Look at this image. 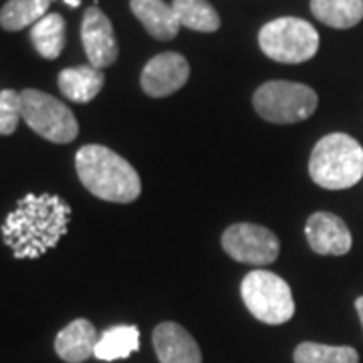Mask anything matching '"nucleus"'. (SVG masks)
Returning <instances> with one entry per match:
<instances>
[{
    "label": "nucleus",
    "mask_w": 363,
    "mask_h": 363,
    "mask_svg": "<svg viewBox=\"0 0 363 363\" xmlns=\"http://www.w3.org/2000/svg\"><path fill=\"white\" fill-rule=\"evenodd\" d=\"M71 206L57 194H26L2 224L4 245L14 259H39L69 230Z\"/></svg>",
    "instance_id": "nucleus-1"
},
{
    "label": "nucleus",
    "mask_w": 363,
    "mask_h": 363,
    "mask_svg": "<svg viewBox=\"0 0 363 363\" xmlns=\"http://www.w3.org/2000/svg\"><path fill=\"white\" fill-rule=\"evenodd\" d=\"M75 168L81 184L101 200L128 204L142 194V180L135 168L105 145H83L75 156Z\"/></svg>",
    "instance_id": "nucleus-2"
},
{
    "label": "nucleus",
    "mask_w": 363,
    "mask_h": 363,
    "mask_svg": "<svg viewBox=\"0 0 363 363\" xmlns=\"http://www.w3.org/2000/svg\"><path fill=\"white\" fill-rule=\"evenodd\" d=\"M311 180L325 190H347L363 178L362 143L347 133H329L313 147Z\"/></svg>",
    "instance_id": "nucleus-3"
},
{
    "label": "nucleus",
    "mask_w": 363,
    "mask_h": 363,
    "mask_svg": "<svg viewBox=\"0 0 363 363\" xmlns=\"http://www.w3.org/2000/svg\"><path fill=\"white\" fill-rule=\"evenodd\" d=\"M260 51L269 59L285 65H298L313 59L319 51L317 28L295 16L274 18L260 28Z\"/></svg>",
    "instance_id": "nucleus-4"
},
{
    "label": "nucleus",
    "mask_w": 363,
    "mask_h": 363,
    "mask_svg": "<svg viewBox=\"0 0 363 363\" xmlns=\"http://www.w3.org/2000/svg\"><path fill=\"white\" fill-rule=\"evenodd\" d=\"M319 104L317 93L303 83L269 81L255 91L252 105L264 121L286 125L305 121L315 113Z\"/></svg>",
    "instance_id": "nucleus-5"
},
{
    "label": "nucleus",
    "mask_w": 363,
    "mask_h": 363,
    "mask_svg": "<svg viewBox=\"0 0 363 363\" xmlns=\"http://www.w3.org/2000/svg\"><path fill=\"white\" fill-rule=\"evenodd\" d=\"M240 295L255 319L267 325H283L295 315L293 291L285 279L271 271L248 272L242 279Z\"/></svg>",
    "instance_id": "nucleus-6"
},
{
    "label": "nucleus",
    "mask_w": 363,
    "mask_h": 363,
    "mask_svg": "<svg viewBox=\"0 0 363 363\" xmlns=\"http://www.w3.org/2000/svg\"><path fill=\"white\" fill-rule=\"evenodd\" d=\"M21 116L30 130L52 143H71L79 135L73 111L61 99L39 89L21 91Z\"/></svg>",
    "instance_id": "nucleus-7"
},
{
    "label": "nucleus",
    "mask_w": 363,
    "mask_h": 363,
    "mask_svg": "<svg viewBox=\"0 0 363 363\" xmlns=\"http://www.w3.org/2000/svg\"><path fill=\"white\" fill-rule=\"evenodd\" d=\"M222 248L226 250L230 259L238 262L264 267L277 260L281 252V242L277 234L260 224L238 222L224 230Z\"/></svg>",
    "instance_id": "nucleus-8"
},
{
    "label": "nucleus",
    "mask_w": 363,
    "mask_h": 363,
    "mask_svg": "<svg viewBox=\"0 0 363 363\" xmlns=\"http://www.w3.org/2000/svg\"><path fill=\"white\" fill-rule=\"evenodd\" d=\"M81 40H83V49L87 52L91 67L104 69L117 61L119 47H117L113 25L99 6H89L83 14Z\"/></svg>",
    "instance_id": "nucleus-9"
},
{
    "label": "nucleus",
    "mask_w": 363,
    "mask_h": 363,
    "mask_svg": "<svg viewBox=\"0 0 363 363\" xmlns=\"http://www.w3.org/2000/svg\"><path fill=\"white\" fill-rule=\"evenodd\" d=\"M190 79V63L180 52H160L142 71V89L150 97H168Z\"/></svg>",
    "instance_id": "nucleus-10"
},
{
    "label": "nucleus",
    "mask_w": 363,
    "mask_h": 363,
    "mask_svg": "<svg viewBox=\"0 0 363 363\" xmlns=\"http://www.w3.org/2000/svg\"><path fill=\"white\" fill-rule=\"evenodd\" d=\"M305 234H307L309 247L317 255L343 257L350 252L353 245L347 224L331 212H315L313 216H309Z\"/></svg>",
    "instance_id": "nucleus-11"
},
{
    "label": "nucleus",
    "mask_w": 363,
    "mask_h": 363,
    "mask_svg": "<svg viewBox=\"0 0 363 363\" xmlns=\"http://www.w3.org/2000/svg\"><path fill=\"white\" fill-rule=\"evenodd\" d=\"M154 350L160 363H202L196 339L178 323H160L154 329Z\"/></svg>",
    "instance_id": "nucleus-12"
},
{
    "label": "nucleus",
    "mask_w": 363,
    "mask_h": 363,
    "mask_svg": "<svg viewBox=\"0 0 363 363\" xmlns=\"http://www.w3.org/2000/svg\"><path fill=\"white\" fill-rule=\"evenodd\" d=\"M97 329L87 319H75L59 331L55 337V351L67 363H83L95 357Z\"/></svg>",
    "instance_id": "nucleus-13"
},
{
    "label": "nucleus",
    "mask_w": 363,
    "mask_h": 363,
    "mask_svg": "<svg viewBox=\"0 0 363 363\" xmlns=\"http://www.w3.org/2000/svg\"><path fill=\"white\" fill-rule=\"evenodd\" d=\"M130 9L154 39L164 43L176 39L180 23L172 4H166L164 0H130Z\"/></svg>",
    "instance_id": "nucleus-14"
},
{
    "label": "nucleus",
    "mask_w": 363,
    "mask_h": 363,
    "mask_svg": "<svg viewBox=\"0 0 363 363\" xmlns=\"http://www.w3.org/2000/svg\"><path fill=\"white\" fill-rule=\"evenodd\" d=\"M104 71L91 65L69 67L59 73V89L75 104H89L104 89Z\"/></svg>",
    "instance_id": "nucleus-15"
},
{
    "label": "nucleus",
    "mask_w": 363,
    "mask_h": 363,
    "mask_svg": "<svg viewBox=\"0 0 363 363\" xmlns=\"http://www.w3.org/2000/svg\"><path fill=\"white\" fill-rule=\"evenodd\" d=\"M140 350V329L135 325H116L101 333L95 347V357L101 362L128 359Z\"/></svg>",
    "instance_id": "nucleus-16"
},
{
    "label": "nucleus",
    "mask_w": 363,
    "mask_h": 363,
    "mask_svg": "<svg viewBox=\"0 0 363 363\" xmlns=\"http://www.w3.org/2000/svg\"><path fill=\"white\" fill-rule=\"evenodd\" d=\"M311 13L331 28H351L363 21V0H311Z\"/></svg>",
    "instance_id": "nucleus-17"
},
{
    "label": "nucleus",
    "mask_w": 363,
    "mask_h": 363,
    "mask_svg": "<svg viewBox=\"0 0 363 363\" xmlns=\"http://www.w3.org/2000/svg\"><path fill=\"white\" fill-rule=\"evenodd\" d=\"M65 18L59 13H51L30 28V40L40 57L52 61L65 49Z\"/></svg>",
    "instance_id": "nucleus-18"
},
{
    "label": "nucleus",
    "mask_w": 363,
    "mask_h": 363,
    "mask_svg": "<svg viewBox=\"0 0 363 363\" xmlns=\"http://www.w3.org/2000/svg\"><path fill=\"white\" fill-rule=\"evenodd\" d=\"M172 9L180 26L198 33H214L220 28V16L208 0H172Z\"/></svg>",
    "instance_id": "nucleus-19"
},
{
    "label": "nucleus",
    "mask_w": 363,
    "mask_h": 363,
    "mask_svg": "<svg viewBox=\"0 0 363 363\" xmlns=\"http://www.w3.org/2000/svg\"><path fill=\"white\" fill-rule=\"evenodd\" d=\"M52 0H9L0 11V26L9 33L35 26L47 11Z\"/></svg>",
    "instance_id": "nucleus-20"
},
{
    "label": "nucleus",
    "mask_w": 363,
    "mask_h": 363,
    "mask_svg": "<svg viewBox=\"0 0 363 363\" xmlns=\"http://www.w3.org/2000/svg\"><path fill=\"white\" fill-rule=\"evenodd\" d=\"M295 363H359V353L347 345H323L305 341L295 350Z\"/></svg>",
    "instance_id": "nucleus-21"
},
{
    "label": "nucleus",
    "mask_w": 363,
    "mask_h": 363,
    "mask_svg": "<svg viewBox=\"0 0 363 363\" xmlns=\"http://www.w3.org/2000/svg\"><path fill=\"white\" fill-rule=\"evenodd\" d=\"M21 117V93L13 89L0 91V135L14 133Z\"/></svg>",
    "instance_id": "nucleus-22"
},
{
    "label": "nucleus",
    "mask_w": 363,
    "mask_h": 363,
    "mask_svg": "<svg viewBox=\"0 0 363 363\" xmlns=\"http://www.w3.org/2000/svg\"><path fill=\"white\" fill-rule=\"evenodd\" d=\"M355 309H357V315H359V319H362L363 325V297H359L355 301Z\"/></svg>",
    "instance_id": "nucleus-23"
},
{
    "label": "nucleus",
    "mask_w": 363,
    "mask_h": 363,
    "mask_svg": "<svg viewBox=\"0 0 363 363\" xmlns=\"http://www.w3.org/2000/svg\"><path fill=\"white\" fill-rule=\"evenodd\" d=\"M67 4H69V6H73V9H77L79 6V0H65Z\"/></svg>",
    "instance_id": "nucleus-24"
}]
</instances>
